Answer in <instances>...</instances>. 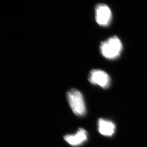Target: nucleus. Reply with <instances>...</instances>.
Wrapping results in <instances>:
<instances>
[{"label":"nucleus","mask_w":147,"mask_h":147,"mask_svg":"<svg viewBox=\"0 0 147 147\" xmlns=\"http://www.w3.org/2000/svg\"><path fill=\"white\" fill-rule=\"evenodd\" d=\"M98 132L103 136H112L116 130V126L113 122L103 119H98Z\"/></svg>","instance_id":"423d86ee"},{"label":"nucleus","mask_w":147,"mask_h":147,"mask_svg":"<svg viewBox=\"0 0 147 147\" xmlns=\"http://www.w3.org/2000/svg\"><path fill=\"white\" fill-rule=\"evenodd\" d=\"M96 21L101 26H107L112 19V13L109 7L105 4H98L95 8Z\"/></svg>","instance_id":"7ed1b4c3"},{"label":"nucleus","mask_w":147,"mask_h":147,"mask_svg":"<svg viewBox=\"0 0 147 147\" xmlns=\"http://www.w3.org/2000/svg\"><path fill=\"white\" fill-rule=\"evenodd\" d=\"M89 81L93 84L97 85L103 88L110 86L111 79L108 74L100 69H93L90 72Z\"/></svg>","instance_id":"20e7f679"},{"label":"nucleus","mask_w":147,"mask_h":147,"mask_svg":"<svg viewBox=\"0 0 147 147\" xmlns=\"http://www.w3.org/2000/svg\"><path fill=\"white\" fill-rule=\"evenodd\" d=\"M64 139L71 145L77 146L82 144L87 140V133L85 129L81 128L75 134L66 135Z\"/></svg>","instance_id":"39448f33"},{"label":"nucleus","mask_w":147,"mask_h":147,"mask_svg":"<svg viewBox=\"0 0 147 147\" xmlns=\"http://www.w3.org/2000/svg\"><path fill=\"white\" fill-rule=\"evenodd\" d=\"M68 102L75 115L83 116L86 111L83 96L81 92L76 89H71L67 93Z\"/></svg>","instance_id":"f03ea898"},{"label":"nucleus","mask_w":147,"mask_h":147,"mask_svg":"<svg viewBox=\"0 0 147 147\" xmlns=\"http://www.w3.org/2000/svg\"><path fill=\"white\" fill-rule=\"evenodd\" d=\"M122 50L121 40L116 36H113L102 42L100 45V51L103 57L113 60L119 57Z\"/></svg>","instance_id":"f257e3e1"}]
</instances>
